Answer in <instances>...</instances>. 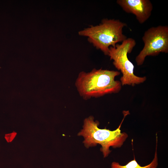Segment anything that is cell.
Here are the masks:
<instances>
[{"label": "cell", "instance_id": "cell-1", "mask_svg": "<svg viewBox=\"0 0 168 168\" xmlns=\"http://www.w3.org/2000/svg\"><path fill=\"white\" fill-rule=\"evenodd\" d=\"M120 73L118 71L101 69L94 68L89 72L82 71L79 74L75 86L80 96L85 100L117 93L122 85L115 79Z\"/></svg>", "mask_w": 168, "mask_h": 168}, {"label": "cell", "instance_id": "cell-2", "mask_svg": "<svg viewBox=\"0 0 168 168\" xmlns=\"http://www.w3.org/2000/svg\"><path fill=\"white\" fill-rule=\"evenodd\" d=\"M124 118L118 128L113 131L98 128L99 123L95 121L93 117L86 118L84 121L83 129L78 135L82 136L84 139L83 142L87 148L100 144V151L104 157L107 156L111 152L110 147L114 148L120 147L128 137L127 134L121 132L120 126L124 119L128 114V111H124Z\"/></svg>", "mask_w": 168, "mask_h": 168}, {"label": "cell", "instance_id": "cell-3", "mask_svg": "<svg viewBox=\"0 0 168 168\" xmlns=\"http://www.w3.org/2000/svg\"><path fill=\"white\" fill-rule=\"evenodd\" d=\"M126 26V23L119 20L104 19L99 25L91 26L79 31L78 34L88 37L89 42L108 55L110 47H114L127 38L123 31Z\"/></svg>", "mask_w": 168, "mask_h": 168}, {"label": "cell", "instance_id": "cell-4", "mask_svg": "<svg viewBox=\"0 0 168 168\" xmlns=\"http://www.w3.org/2000/svg\"><path fill=\"white\" fill-rule=\"evenodd\" d=\"M136 44L133 38H127L121 44H117L115 46L109 48L108 55L113 61L114 66L122 74L120 78L122 86H134L144 82L146 80L145 77H139L134 73V66L129 60L128 54L132 51Z\"/></svg>", "mask_w": 168, "mask_h": 168}, {"label": "cell", "instance_id": "cell-5", "mask_svg": "<svg viewBox=\"0 0 168 168\" xmlns=\"http://www.w3.org/2000/svg\"><path fill=\"white\" fill-rule=\"evenodd\" d=\"M142 39L143 47L135 58L138 65H142L147 56L168 53V26H159L149 28L145 32Z\"/></svg>", "mask_w": 168, "mask_h": 168}, {"label": "cell", "instance_id": "cell-6", "mask_svg": "<svg viewBox=\"0 0 168 168\" xmlns=\"http://www.w3.org/2000/svg\"><path fill=\"white\" fill-rule=\"evenodd\" d=\"M116 2L125 12L135 15L141 24L149 19L153 9L149 0H117Z\"/></svg>", "mask_w": 168, "mask_h": 168}, {"label": "cell", "instance_id": "cell-7", "mask_svg": "<svg viewBox=\"0 0 168 168\" xmlns=\"http://www.w3.org/2000/svg\"><path fill=\"white\" fill-rule=\"evenodd\" d=\"M157 139L156 137V144L154 158L152 162L145 166H141L136 161L135 157L133 160L129 162L124 166L120 165L118 162H113L111 164V168H157L158 164L157 154Z\"/></svg>", "mask_w": 168, "mask_h": 168}, {"label": "cell", "instance_id": "cell-8", "mask_svg": "<svg viewBox=\"0 0 168 168\" xmlns=\"http://www.w3.org/2000/svg\"><path fill=\"white\" fill-rule=\"evenodd\" d=\"M15 135V134L14 133L7 134L6 135L5 138L7 141L10 142L13 140Z\"/></svg>", "mask_w": 168, "mask_h": 168}]
</instances>
